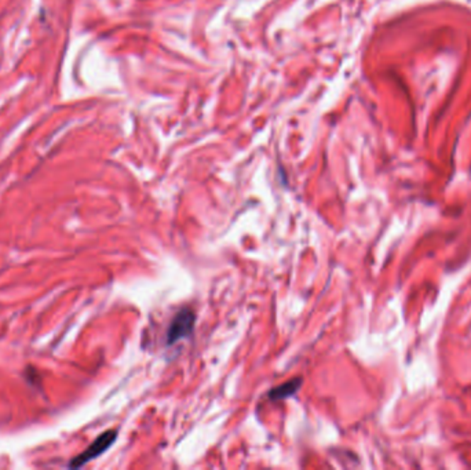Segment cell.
I'll return each instance as SVG.
<instances>
[{"label": "cell", "instance_id": "6da1fadb", "mask_svg": "<svg viewBox=\"0 0 471 470\" xmlns=\"http://www.w3.org/2000/svg\"><path fill=\"white\" fill-rule=\"evenodd\" d=\"M196 325V313L192 308H182L170 323L166 332V344L175 345L181 340L191 338Z\"/></svg>", "mask_w": 471, "mask_h": 470}, {"label": "cell", "instance_id": "7a4b0ae2", "mask_svg": "<svg viewBox=\"0 0 471 470\" xmlns=\"http://www.w3.org/2000/svg\"><path fill=\"white\" fill-rule=\"evenodd\" d=\"M118 433H119L118 429H109V430L101 433L98 437L90 446L87 447L86 451H83L81 454H79L77 457L72 458L68 468H71V469L80 468V466L86 465L87 462L98 458L99 455L106 452L112 447V444L116 442Z\"/></svg>", "mask_w": 471, "mask_h": 470}, {"label": "cell", "instance_id": "3957f363", "mask_svg": "<svg viewBox=\"0 0 471 470\" xmlns=\"http://www.w3.org/2000/svg\"><path fill=\"white\" fill-rule=\"evenodd\" d=\"M302 384H303V378L297 376V378H294L291 381H287L283 385H278V386L271 389L268 392V397L272 401H280V400H285L288 397L295 396L297 392H299V389L302 388Z\"/></svg>", "mask_w": 471, "mask_h": 470}]
</instances>
